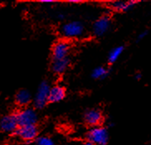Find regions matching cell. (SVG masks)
<instances>
[{
	"mask_svg": "<svg viewBox=\"0 0 151 145\" xmlns=\"http://www.w3.org/2000/svg\"><path fill=\"white\" fill-rule=\"evenodd\" d=\"M19 127L27 125H36L37 121V114L32 108H24L15 114Z\"/></svg>",
	"mask_w": 151,
	"mask_h": 145,
	"instance_id": "cell-1",
	"label": "cell"
},
{
	"mask_svg": "<svg viewBox=\"0 0 151 145\" xmlns=\"http://www.w3.org/2000/svg\"><path fill=\"white\" fill-rule=\"evenodd\" d=\"M86 138L89 142L94 144L106 145L108 142V132L106 128L100 126L93 127L87 133Z\"/></svg>",
	"mask_w": 151,
	"mask_h": 145,
	"instance_id": "cell-2",
	"label": "cell"
},
{
	"mask_svg": "<svg viewBox=\"0 0 151 145\" xmlns=\"http://www.w3.org/2000/svg\"><path fill=\"white\" fill-rule=\"evenodd\" d=\"M50 90L51 88L47 81H42L39 85L34 98V106L37 109H42L46 106L49 101Z\"/></svg>",
	"mask_w": 151,
	"mask_h": 145,
	"instance_id": "cell-3",
	"label": "cell"
},
{
	"mask_svg": "<svg viewBox=\"0 0 151 145\" xmlns=\"http://www.w3.org/2000/svg\"><path fill=\"white\" fill-rule=\"evenodd\" d=\"M84 27L80 22H67L62 27L61 32L67 38H75L79 37L83 34Z\"/></svg>",
	"mask_w": 151,
	"mask_h": 145,
	"instance_id": "cell-4",
	"label": "cell"
},
{
	"mask_svg": "<svg viewBox=\"0 0 151 145\" xmlns=\"http://www.w3.org/2000/svg\"><path fill=\"white\" fill-rule=\"evenodd\" d=\"M70 49H71L70 44L67 41L64 40L58 41V42L54 44L52 47V61H59V60L69 58L68 55L70 52Z\"/></svg>",
	"mask_w": 151,
	"mask_h": 145,
	"instance_id": "cell-5",
	"label": "cell"
},
{
	"mask_svg": "<svg viewBox=\"0 0 151 145\" xmlns=\"http://www.w3.org/2000/svg\"><path fill=\"white\" fill-rule=\"evenodd\" d=\"M37 133L38 130L36 125H27L24 127H18L14 134L19 137L23 141L30 143L37 138Z\"/></svg>",
	"mask_w": 151,
	"mask_h": 145,
	"instance_id": "cell-6",
	"label": "cell"
},
{
	"mask_svg": "<svg viewBox=\"0 0 151 145\" xmlns=\"http://www.w3.org/2000/svg\"><path fill=\"white\" fill-rule=\"evenodd\" d=\"M111 18L106 15L98 18L93 25L94 34L97 37H101L106 34L111 27Z\"/></svg>",
	"mask_w": 151,
	"mask_h": 145,
	"instance_id": "cell-7",
	"label": "cell"
},
{
	"mask_svg": "<svg viewBox=\"0 0 151 145\" xmlns=\"http://www.w3.org/2000/svg\"><path fill=\"white\" fill-rule=\"evenodd\" d=\"M18 127L19 126L15 114L5 115L1 119V129L4 132L14 134Z\"/></svg>",
	"mask_w": 151,
	"mask_h": 145,
	"instance_id": "cell-8",
	"label": "cell"
},
{
	"mask_svg": "<svg viewBox=\"0 0 151 145\" xmlns=\"http://www.w3.org/2000/svg\"><path fill=\"white\" fill-rule=\"evenodd\" d=\"M102 114L99 110L91 109L87 110L84 114V120L87 124L91 126L96 127L102 121Z\"/></svg>",
	"mask_w": 151,
	"mask_h": 145,
	"instance_id": "cell-9",
	"label": "cell"
},
{
	"mask_svg": "<svg viewBox=\"0 0 151 145\" xmlns=\"http://www.w3.org/2000/svg\"><path fill=\"white\" fill-rule=\"evenodd\" d=\"M66 95V91L65 89L60 86V85H56L52 87L49 92V102L52 103H58L62 101Z\"/></svg>",
	"mask_w": 151,
	"mask_h": 145,
	"instance_id": "cell-10",
	"label": "cell"
},
{
	"mask_svg": "<svg viewBox=\"0 0 151 145\" xmlns=\"http://www.w3.org/2000/svg\"><path fill=\"white\" fill-rule=\"evenodd\" d=\"M138 1L129 0V1H115L111 3V8L118 12H126L132 9Z\"/></svg>",
	"mask_w": 151,
	"mask_h": 145,
	"instance_id": "cell-11",
	"label": "cell"
},
{
	"mask_svg": "<svg viewBox=\"0 0 151 145\" xmlns=\"http://www.w3.org/2000/svg\"><path fill=\"white\" fill-rule=\"evenodd\" d=\"M69 64H70V59L69 58L59 60V61H52V70L53 73L57 74V75H61L63 72L66 71Z\"/></svg>",
	"mask_w": 151,
	"mask_h": 145,
	"instance_id": "cell-12",
	"label": "cell"
},
{
	"mask_svg": "<svg viewBox=\"0 0 151 145\" xmlns=\"http://www.w3.org/2000/svg\"><path fill=\"white\" fill-rule=\"evenodd\" d=\"M31 100V94L27 90H21L15 95V101L20 106H27L30 103Z\"/></svg>",
	"mask_w": 151,
	"mask_h": 145,
	"instance_id": "cell-13",
	"label": "cell"
},
{
	"mask_svg": "<svg viewBox=\"0 0 151 145\" xmlns=\"http://www.w3.org/2000/svg\"><path fill=\"white\" fill-rule=\"evenodd\" d=\"M124 52V47H117L116 48H114L113 50H111V52L109 54V57H108V62L110 63H114L116 62L119 57L121 56L122 52Z\"/></svg>",
	"mask_w": 151,
	"mask_h": 145,
	"instance_id": "cell-14",
	"label": "cell"
},
{
	"mask_svg": "<svg viewBox=\"0 0 151 145\" xmlns=\"http://www.w3.org/2000/svg\"><path fill=\"white\" fill-rule=\"evenodd\" d=\"M109 74V70H107L106 68L100 66L96 68L95 70L92 71V77L94 79H103L105 77H106Z\"/></svg>",
	"mask_w": 151,
	"mask_h": 145,
	"instance_id": "cell-15",
	"label": "cell"
},
{
	"mask_svg": "<svg viewBox=\"0 0 151 145\" xmlns=\"http://www.w3.org/2000/svg\"><path fill=\"white\" fill-rule=\"evenodd\" d=\"M37 145H54L53 141L48 137H40L37 139Z\"/></svg>",
	"mask_w": 151,
	"mask_h": 145,
	"instance_id": "cell-16",
	"label": "cell"
},
{
	"mask_svg": "<svg viewBox=\"0 0 151 145\" xmlns=\"http://www.w3.org/2000/svg\"><path fill=\"white\" fill-rule=\"evenodd\" d=\"M146 35H147V32L146 31L143 32L142 33H140V34L139 35V37H138V39L142 40L143 38H145V37H146Z\"/></svg>",
	"mask_w": 151,
	"mask_h": 145,
	"instance_id": "cell-17",
	"label": "cell"
},
{
	"mask_svg": "<svg viewBox=\"0 0 151 145\" xmlns=\"http://www.w3.org/2000/svg\"><path fill=\"white\" fill-rule=\"evenodd\" d=\"M41 3H42V4H52V3H54V1H52V0H42Z\"/></svg>",
	"mask_w": 151,
	"mask_h": 145,
	"instance_id": "cell-18",
	"label": "cell"
},
{
	"mask_svg": "<svg viewBox=\"0 0 151 145\" xmlns=\"http://www.w3.org/2000/svg\"><path fill=\"white\" fill-rule=\"evenodd\" d=\"M70 3L71 4H76V3H81V1H76V0H71V1H69Z\"/></svg>",
	"mask_w": 151,
	"mask_h": 145,
	"instance_id": "cell-19",
	"label": "cell"
},
{
	"mask_svg": "<svg viewBox=\"0 0 151 145\" xmlns=\"http://www.w3.org/2000/svg\"><path fill=\"white\" fill-rule=\"evenodd\" d=\"M140 77H141V75H140L139 73H138V74H136V75H135V78H136L137 80L140 79Z\"/></svg>",
	"mask_w": 151,
	"mask_h": 145,
	"instance_id": "cell-20",
	"label": "cell"
},
{
	"mask_svg": "<svg viewBox=\"0 0 151 145\" xmlns=\"http://www.w3.org/2000/svg\"><path fill=\"white\" fill-rule=\"evenodd\" d=\"M83 145H94V144L91 143V142H87V143H85Z\"/></svg>",
	"mask_w": 151,
	"mask_h": 145,
	"instance_id": "cell-21",
	"label": "cell"
},
{
	"mask_svg": "<svg viewBox=\"0 0 151 145\" xmlns=\"http://www.w3.org/2000/svg\"><path fill=\"white\" fill-rule=\"evenodd\" d=\"M58 18H60V19H63V18H64V15H63V14H60V15L58 16Z\"/></svg>",
	"mask_w": 151,
	"mask_h": 145,
	"instance_id": "cell-22",
	"label": "cell"
}]
</instances>
